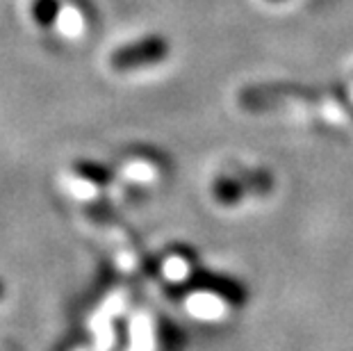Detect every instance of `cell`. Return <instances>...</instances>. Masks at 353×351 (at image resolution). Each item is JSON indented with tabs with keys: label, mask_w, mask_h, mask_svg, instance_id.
<instances>
[{
	"label": "cell",
	"mask_w": 353,
	"mask_h": 351,
	"mask_svg": "<svg viewBox=\"0 0 353 351\" xmlns=\"http://www.w3.org/2000/svg\"><path fill=\"white\" fill-rule=\"evenodd\" d=\"M347 94H349V99L353 101V76H351V82H349V87H347Z\"/></svg>",
	"instance_id": "ba28073f"
},
{
	"label": "cell",
	"mask_w": 353,
	"mask_h": 351,
	"mask_svg": "<svg viewBox=\"0 0 353 351\" xmlns=\"http://www.w3.org/2000/svg\"><path fill=\"white\" fill-rule=\"evenodd\" d=\"M112 183H114V178H112L108 169L92 162H80L76 167H71L69 178H66V190L76 199L94 201L101 194L108 192L112 188Z\"/></svg>",
	"instance_id": "5b68a950"
},
{
	"label": "cell",
	"mask_w": 353,
	"mask_h": 351,
	"mask_svg": "<svg viewBox=\"0 0 353 351\" xmlns=\"http://www.w3.org/2000/svg\"><path fill=\"white\" fill-rule=\"evenodd\" d=\"M246 301L244 288L237 281L223 276H210L205 281L194 283L187 292L185 305L192 317L205 322H223L242 308Z\"/></svg>",
	"instance_id": "7a4b0ae2"
},
{
	"label": "cell",
	"mask_w": 353,
	"mask_h": 351,
	"mask_svg": "<svg viewBox=\"0 0 353 351\" xmlns=\"http://www.w3.org/2000/svg\"><path fill=\"white\" fill-rule=\"evenodd\" d=\"M169 53H171L169 41L160 34H151L117 48L110 57V66L114 73H123L125 76V73L144 71L151 69V66L162 64L169 57Z\"/></svg>",
	"instance_id": "277c9868"
},
{
	"label": "cell",
	"mask_w": 353,
	"mask_h": 351,
	"mask_svg": "<svg viewBox=\"0 0 353 351\" xmlns=\"http://www.w3.org/2000/svg\"><path fill=\"white\" fill-rule=\"evenodd\" d=\"M269 3H283V0H269Z\"/></svg>",
	"instance_id": "9c48e42d"
},
{
	"label": "cell",
	"mask_w": 353,
	"mask_h": 351,
	"mask_svg": "<svg viewBox=\"0 0 353 351\" xmlns=\"http://www.w3.org/2000/svg\"><path fill=\"white\" fill-rule=\"evenodd\" d=\"M237 106L246 114L317 119V89L292 82H260L239 92Z\"/></svg>",
	"instance_id": "6da1fadb"
},
{
	"label": "cell",
	"mask_w": 353,
	"mask_h": 351,
	"mask_svg": "<svg viewBox=\"0 0 353 351\" xmlns=\"http://www.w3.org/2000/svg\"><path fill=\"white\" fill-rule=\"evenodd\" d=\"M59 14V5L55 3V0H34L32 5V17L39 26H50L52 21L57 19Z\"/></svg>",
	"instance_id": "52a82bcc"
},
{
	"label": "cell",
	"mask_w": 353,
	"mask_h": 351,
	"mask_svg": "<svg viewBox=\"0 0 353 351\" xmlns=\"http://www.w3.org/2000/svg\"><path fill=\"white\" fill-rule=\"evenodd\" d=\"M160 270L162 279L169 283H187L196 276V256L185 249V246H174L160 256Z\"/></svg>",
	"instance_id": "8992f818"
},
{
	"label": "cell",
	"mask_w": 353,
	"mask_h": 351,
	"mask_svg": "<svg viewBox=\"0 0 353 351\" xmlns=\"http://www.w3.org/2000/svg\"><path fill=\"white\" fill-rule=\"evenodd\" d=\"M119 178L123 185L134 188H155L169 176V160L151 146H132L125 148L117 162Z\"/></svg>",
	"instance_id": "3957f363"
}]
</instances>
